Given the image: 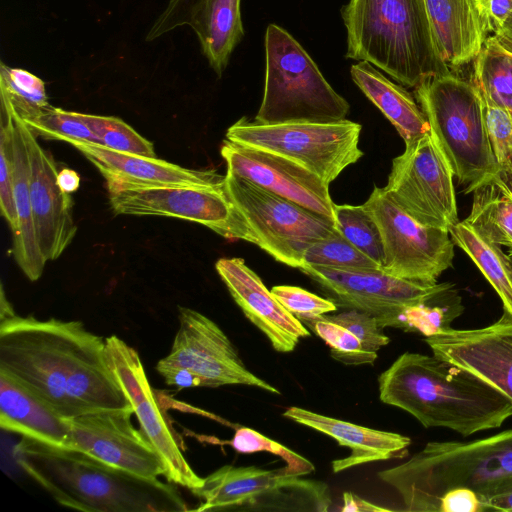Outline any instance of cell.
<instances>
[{"instance_id": "1", "label": "cell", "mask_w": 512, "mask_h": 512, "mask_svg": "<svg viewBox=\"0 0 512 512\" xmlns=\"http://www.w3.org/2000/svg\"><path fill=\"white\" fill-rule=\"evenodd\" d=\"M0 371L65 419L132 408L108 364L105 339L80 321L16 313L0 319Z\"/></svg>"}, {"instance_id": "2", "label": "cell", "mask_w": 512, "mask_h": 512, "mask_svg": "<svg viewBox=\"0 0 512 512\" xmlns=\"http://www.w3.org/2000/svg\"><path fill=\"white\" fill-rule=\"evenodd\" d=\"M17 464L60 505L85 512L189 510L170 483L109 465L82 451L22 436Z\"/></svg>"}, {"instance_id": "3", "label": "cell", "mask_w": 512, "mask_h": 512, "mask_svg": "<svg viewBox=\"0 0 512 512\" xmlns=\"http://www.w3.org/2000/svg\"><path fill=\"white\" fill-rule=\"evenodd\" d=\"M379 398L424 427L462 436L500 427L512 416V400L473 373L442 358L405 352L378 377Z\"/></svg>"}, {"instance_id": "4", "label": "cell", "mask_w": 512, "mask_h": 512, "mask_svg": "<svg viewBox=\"0 0 512 512\" xmlns=\"http://www.w3.org/2000/svg\"><path fill=\"white\" fill-rule=\"evenodd\" d=\"M378 476L397 492L404 511L438 512L443 493L457 487L473 490L487 507L512 486V429L470 442H428Z\"/></svg>"}, {"instance_id": "5", "label": "cell", "mask_w": 512, "mask_h": 512, "mask_svg": "<svg viewBox=\"0 0 512 512\" xmlns=\"http://www.w3.org/2000/svg\"><path fill=\"white\" fill-rule=\"evenodd\" d=\"M341 13L347 58L367 61L410 88L451 72L439 52L425 0H350Z\"/></svg>"}, {"instance_id": "6", "label": "cell", "mask_w": 512, "mask_h": 512, "mask_svg": "<svg viewBox=\"0 0 512 512\" xmlns=\"http://www.w3.org/2000/svg\"><path fill=\"white\" fill-rule=\"evenodd\" d=\"M430 133L465 193L500 170L487 136L476 85L450 72L414 88Z\"/></svg>"}, {"instance_id": "7", "label": "cell", "mask_w": 512, "mask_h": 512, "mask_svg": "<svg viewBox=\"0 0 512 512\" xmlns=\"http://www.w3.org/2000/svg\"><path fill=\"white\" fill-rule=\"evenodd\" d=\"M264 95L256 122H335L346 119L348 102L326 81L304 48L271 24L265 35Z\"/></svg>"}, {"instance_id": "8", "label": "cell", "mask_w": 512, "mask_h": 512, "mask_svg": "<svg viewBox=\"0 0 512 512\" xmlns=\"http://www.w3.org/2000/svg\"><path fill=\"white\" fill-rule=\"evenodd\" d=\"M195 511L324 512L332 503L326 483L289 474L284 467L224 465L191 490Z\"/></svg>"}, {"instance_id": "9", "label": "cell", "mask_w": 512, "mask_h": 512, "mask_svg": "<svg viewBox=\"0 0 512 512\" xmlns=\"http://www.w3.org/2000/svg\"><path fill=\"white\" fill-rule=\"evenodd\" d=\"M361 129L347 119L264 124L242 117L228 128L226 139L290 158L329 185L363 156Z\"/></svg>"}, {"instance_id": "10", "label": "cell", "mask_w": 512, "mask_h": 512, "mask_svg": "<svg viewBox=\"0 0 512 512\" xmlns=\"http://www.w3.org/2000/svg\"><path fill=\"white\" fill-rule=\"evenodd\" d=\"M225 183L254 244L283 264L300 269L311 245L339 231L334 221L228 171Z\"/></svg>"}, {"instance_id": "11", "label": "cell", "mask_w": 512, "mask_h": 512, "mask_svg": "<svg viewBox=\"0 0 512 512\" xmlns=\"http://www.w3.org/2000/svg\"><path fill=\"white\" fill-rule=\"evenodd\" d=\"M115 214L165 216L196 222L220 236L254 244L226 183L213 186H147L106 181Z\"/></svg>"}, {"instance_id": "12", "label": "cell", "mask_w": 512, "mask_h": 512, "mask_svg": "<svg viewBox=\"0 0 512 512\" xmlns=\"http://www.w3.org/2000/svg\"><path fill=\"white\" fill-rule=\"evenodd\" d=\"M362 205L379 228L385 272L416 283L435 284L451 267L455 244L449 230L417 222L383 188L375 186Z\"/></svg>"}, {"instance_id": "13", "label": "cell", "mask_w": 512, "mask_h": 512, "mask_svg": "<svg viewBox=\"0 0 512 512\" xmlns=\"http://www.w3.org/2000/svg\"><path fill=\"white\" fill-rule=\"evenodd\" d=\"M453 173L428 132L395 157L383 191L417 222L449 230L458 222Z\"/></svg>"}, {"instance_id": "14", "label": "cell", "mask_w": 512, "mask_h": 512, "mask_svg": "<svg viewBox=\"0 0 512 512\" xmlns=\"http://www.w3.org/2000/svg\"><path fill=\"white\" fill-rule=\"evenodd\" d=\"M315 281L337 307L374 316L384 328L402 329L405 309L422 303L450 283L421 284L393 276L381 268L338 269L303 265L300 269Z\"/></svg>"}, {"instance_id": "15", "label": "cell", "mask_w": 512, "mask_h": 512, "mask_svg": "<svg viewBox=\"0 0 512 512\" xmlns=\"http://www.w3.org/2000/svg\"><path fill=\"white\" fill-rule=\"evenodd\" d=\"M108 364L122 387L141 432L162 458L169 482L190 490L202 486L182 452V444L158 403L138 352L116 335L105 338Z\"/></svg>"}, {"instance_id": "16", "label": "cell", "mask_w": 512, "mask_h": 512, "mask_svg": "<svg viewBox=\"0 0 512 512\" xmlns=\"http://www.w3.org/2000/svg\"><path fill=\"white\" fill-rule=\"evenodd\" d=\"M178 317L179 328L170 353L158 362L187 368L203 381L204 387L248 385L280 394L276 387L248 370L214 321L187 307H179Z\"/></svg>"}, {"instance_id": "17", "label": "cell", "mask_w": 512, "mask_h": 512, "mask_svg": "<svg viewBox=\"0 0 512 512\" xmlns=\"http://www.w3.org/2000/svg\"><path fill=\"white\" fill-rule=\"evenodd\" d=\"M132 408L105 409L69 420L66 447L149 479L165 476L162 458L131 421Z\"/></svg>"}, {"instance_id": "18", "label": "cell", "mask_w": 512, "mask_h": 512, "mask_svg": "<svg viewBox=\"0 0 512 512\" xmlns=\"http://www.w3.org/2000/svg\"><path fill=\"white\" fill-rule=\"evenodd\" d=\"M227 171L335 222L329 185L298 162L264 149L225 139ZM336 223V222H335Z\"/></svg>"}, {"instance_id": "19", "label": "cell", "mask_w": 512, "mask_h": 512, "mask_svg": "<svg viewBox=\"0 0 512 512\" xmlns=\"http://www.w3.org/2000/svg\"><path fill=\"white\" fill-rule=\"evenodd\" d=\"M20 121L30 162V197L36 237L46 262L52 261L61 256L77 233L74 201L71 194L63 192L57 184L58 170L50 152Z\"/></svg>"}, {"instance_id": "20", "label": "cell", "mask_w": 512, "mask_h": 512, "mask_svg": "<svg viewBox=\"0 0 512 512\" xmlns=\"http://www.w3.org/2000/svg\"><path fill=\"white\" fill-rule=\"evenodd\" d=\"M433 354L459 366L512 400V321L454 329L424 338Z\"/></svg>"}, {"instance_id": "21", "label": "cell", "mask_w": 512, "mask_h": 512, "mask_svg": "<svg viewBox=\"0 0 512 512\" xmlns=\"http://www.w3.org/2000/svg\"><path fill=\"white\" fill-rule=\"evenodd\" d=\"M215 268L236 304L274 350L291 352L300 338L310 336L306 326L276 299L243 259L221 258Z\"/></svg>"}, {"instance_id": "22", "label": "cell", "mask_w": 512, "mask_h": 512, "mask_svg": "<svg viewBox=\"0 0 512 512\" xmlns=\"http://www.w3.org/2000/svg\"><path fill=\"white\" fill-rule=\"evenodd\" d=\"M106 181L147 186H213L224 183L225 175L215 170L189 169L143 155L118 152L100 144L71 140Z\"/></svg>"}, {"instance_id": "23", "label": "cell", "mask_w": 512, "mask_h": 512, "mask_svg": "<svg viewBox=\"0 0 512 512\" xmlns=\"http://www.w3.org/2000/svg\"><path fill=\"white\" fill-rule=\"evenodd\" d=\"M439 52L449 69L475 60L493 32L485 0H425Z\"/></svg>"}, {"instance_id": "24", "label": "cell", "mask_w": 512, "mask_h": 512, "mask_svg": "<svg viewBox=\"0 0 512 512\" xmlns=\"http://www.w3.org/2000/svg\"><path fill=\"white\" fill-rule=\"evenodd\" d=\"M283 416L350 448L348 457L332 462L335 473L374 461L403 458L411 444L409 437L399 433L360 426L296 406L286 409Z\"/></svg>"}, {"instance_id": "25", "label": "cell", "mask_w": 512, "mask_h": 512, "mask_svg": "<svg viewBox=\"0 0 512 512\" xmlns=\"http://www.w3.org/2000/svg\"><path fill=\"white\" fill-rule=\"evenodd\" d=\"M13 120L12 159L13 194L17 226L13 233L12 252L16 263L30 281L38 280L44 270V259L38 245L30 197V162L19 117L1 103Z\"/></svg>"}, {"instance_id": "26", "label": "cell", "mask_w": 512, "mask_h": 512, "mask_svg": "<svg viewBox=\"0 0 512 512\" xmlns=\"http://www.w3.org/2000/svg\"><path fill=\"white\" fill-rule=\"evenodd\" d=\"M0 426L3 430L64 446L70 425L42 400L0 371Z\"/></svg>"}, {"instance_id": "27", "label": "cell", "mask_w": 512, "mask_h": 512, "mask_svg": "<svg viewBox=\"0 0 512 512\" xmlns=\"http://www.w3.org/2000/svg\"><path fill=\"white\" fill-rule=\"evenodd\" d=\"M198 36L202 52L221 77L244 35L240 0H194L184 19Z\"/></svg>"}, {"instance_id": "28", "label": "cell", "mask_w": 512, "mask_h": 512, "mask_svg": "<svg viewBox=\"0 0 512 512\" xmlns=\"http://www.w3.org/2000/svg\"><path fill=\"white\" fill-rule=\"evenodd\" d=\"M350 72L354 83L390 121L405 144L430 132L425 114L405 88L367 61L353 65Z\"/></svg>"}, {"instance_id": "29", "label": "cell", "mask_w": 512, "mask_h": 512, "mask_svg": "<svg viewBox=\"0 0 512 512\" xmlns=\"http://www.w3.org/2000/svg\"><path fill=\"white\" fill-rule=\"evenodd\" d=\"M501 172L472 191L469 216L464 220L490 242L512 252V187Z\"/></svg>"}, {"instance_id": "30", "label": "cell", "mask_w": 512, "mask_h": 512, "mask_svg": "<svg viewBox=\"0 0 512 512\" xmlns=\"http://www.w3.org/2000/svg\"><path fill=\"white\" fill-rule=\"evenodd\" d=\"M449 233L454 244L472 259L500 297L503 314L499 320L512 321V267L508 254L464 220L453 225Z\"/></svg>"}, {"instance_id": "31", "label": "cell", "mask_w": 512, "mask_h": 512, "mask_svg": "<svg viewBox=\"0 0 512 512\" xmlns=\"http://www.w3.org/2000/svg\"><path fill=\"white\" fill-rule=\"evenodd\" d=\"M471 81L495 104L512 115V51L489 36L474 60Z\"/></svg>"}, {"instance_id": "32", "label": "cell", "mask_w": 512, "mask_h": 512, "mask_svg": "<svg viewBox=\"0 0 512 512\" xmlns=\"http://www.w3.org/2000/svg\"><path fill=\"white\" fill-rule=\"evenodd\" d=\"M0 91L1 103L20 119L29 118L50 105L45 83L39 77L3 62L0 64Z\"/></svg>"}, {"instance_id": "33", "label": "cell", "mask_w": 512, "mask_h": 512, "mask_svg": "<svg viewBox=\"0 0 512 512\" xmlns=\"http://www.w3.org/2000/svg\"><path fill=\"white\" fill-rule=\"evenodd\" d=\"M337 229L382 268L384 251L379 228L363 205H334Z\"/></svg>"}, {"instance_id": "34", "label": "cell", "mask_w": 512, "mask_h": 512, "mask_svg": "<svg viewBox=\"0 0 512 512\" xmlns=\"http://www.w3.org/2000/svg\"><path fill=\"white\" fill-rule=\"evenodd\" d=\"M21 120L37 137L42 136L67 143L71 140L98 143V139L78 112L49 105L33 116Z\"/></svg>"}, {"instance_id": "35", "label": "cell", "mask_w": 512, "mask_h": 512, "mask_svg": "<svg viewBox=\"0 0 512 512\" xmlns=\"http://www.w3.org/2000/svg\"><path fill=\"white\" fill-rule=\"evenodd\" d=\"M82 119L106 148L147 157H156L154 145L142 137L130 125L113 116L81 113Z\"/></svg>"}, {"instance_id": "36", "label": "cell", "mask_w": 512, "mask_h": 512, "mask_svg": "<svg viewBox=\"0 0 512 512\" xmlns=\"http://www.w3.org/2000/svg\"><path fill=\"white\" fill-rule=\"evenodd\" d=\"M304 265L338 269L381 268L373 259L354 246L340 231L311 245L305 252Z\"/></svg>"}, {"instance_id": "37", "label": "cell", "mask_w": 512, "mask_h": 512, "mask_svg": "<svg viewBox=\"0 0 512 512\" xmlns=\"http://www.w3.org/2000/svg\"><path fill=\"white\" fill-rule=\"evenodd\" d=\"M330 348L331 356L347 365L373 364L377 354L365 350L361 340L344 326L322 315L302 321Z\"/></svg>"}, {"instance_id": "38", "label": "cell", "mask_w": 512, "mask_h": 512, "mask_svg": "<svg viewBox=\"0 0 512 512\" xmlns=\"http://www.w3.org/2000/svg\"><path fill=\"white\" fill-rule=\"evenodd\" d=\"M478 91L491 150L500 170L512 176V115Z\"/></svg>"}, {"instance_id": "39", "label": "cell", "mask_w": 512, "mask_h": 512, "mask_svg": "<svg viewBox=\"0 0 512 512\" xmlns=\"http://www.w3.org/2000/svg\"><path fill=\"white\" fill-rule=\"evenodd\" d=\"M226 443L240 453H272L285 461V468L289 474L304 476L315 470L308 459L248 427H237L233 438Z\"/></svg>"}, {"instance_id": "40", "label": "cell", "mask_w": 512, "mask_h": 512, "mask_svg": "<svg viewBox=\"0 0 512 512\" xmlns=\"http://www.w3.org/2000/svg\"><path fill=\"white\" fill-rule=\"evenodd\" d=\"M13 120L11 115L1 108L0 128V207L1 214L12 232L17 226V216L13 194L12 159Z\"/></svg>"}, {"instance_id": "41", "label": "cell", "mask_w": 512, "mask_h": 512, "mask_svg": "<svg viewBox=\"0 0 512 512\" xmlns=\"http://www.w3.org/2000/svg\"><path fill=\"white\" fill-rule=\"evenodd\" d=\"M276 299L301 322L337 310L329 298H323L303 288L278 285L271 289Z\"/></svg>"}, {"instance_id": "42", "label": "cell", "mask_w": 512, "mask_h": 512, "mask_svg": "<svg viewBox=\"0 0 512 512\" xmlns=\"http://www.w3.org/2000/svg\"><path fill=\"white\" fill-rule=\"evenodd\" d=\"M322 316L350 330L361 340L365 350L370 353L377 354L381 347L390 342L389 337L383 332L384 327L374 316L365 312L347 309L338 314Z\"/></svg>"}, {"instance_id": "43", "label": "cell", "mask_w": 512, "mask_h": 512, "mask_svg": "<svg viewBox=\"0 0 512 512\" xmlns=\"http://www.w3.org/2000/svg\"><path fill=\"white\" fill-rule=\"evenodd\" d=\"M475 511H487V507L476 492L465 487L447 490L438 502V512Z\"/></svg>"}, {"instance_id": "44", "label": "cell", "mask_w": 512, "mask_h": 512, "mask_svg": "<svg viewBox=\"0 0 512 512\" xmlns=\"http://www.w3.org/2000/svg\"><path fill=\"white\" fill-rule=\"evenodd\" d=\"M156 370L167 385H174L179 388L204 387L203 381L187 368L158 362Z\"/></svg>"}, {"instance_id": "45", "label": "cell", "mask_w": 512, "mask_h": 512, "mask_svg": "<svg viewBox=\"0 0 512 512\" xmlns=\"http://www.w3.org/2000/svg\"><path fill=\"white\" fill-rule=\"evenodd\" d=\"M194 0H171L166 10L157 19V25L164 31L183 25L188 9Z\"/></svg>"}, {"instance_id": "46", "label": "cell", "mask_w": 512, "mask_h": 512, "mask_svg": "<svg viewBox=\"0 0 512 512\" xmlns=\"http://www.w3.org/2000/svg\"><path fill=\"white\" fill-rule=\"evenodd\" d=\"M494 34L504 25L512 13V0H485Z\"/></svg>"}, {"instance_id": "47", "label": "cell", "mask_w": 512, "mask_h": 512, "mask_svg": "<svg viewBox=\"0 0 512 512\" xmlns=\"http://www.w3.org/2000/svg\"><path fill=\"white\" fill-rule=\"evenodd\" d=\"M342 512H387L391 511L389 508H384L370 503L359 496L345 492L343 494V506L340 509Z\"/></svg>"}, {"instance_id": "48", "label": "cell", "mask_w": 512, "mask_h": 512, "mask_svg": "<svg viewBox=\"0 0 512 512\" xmlns=\"http://www.w3.org/2000/svg\"><path fill=\"white\" fill-rule=\"evenodd\" d=\"M57 184L66 193L75 192L80 186V176L72 169L64 168L58 171Z\"/></svg>"}, {"instance_id": "49", "label": "cell", "mask_w": 512, "mask_h": 512, "mask_svg": "<svg viewBox=\"0 0 512 512\" xmlns=\"http://www.w3.org/2000/svg\"><path fill=\"white\" fill-rule=\"evenodd\" d=\"M487 507L494 511H512V486L506 492L490 498Z\"/></svg>"}, {"instance_id": "50", "label": "cell", "mask_w": 512, "mask_h": 512, "mask_svg": "<svg viewBox=\"0 0 512 512\" xmlns=\"http://www.w3.org/2000/svg\"><path fill=\"white\" fill-rule=\"evenodd\" d=\"M494 35L506 49L512 51V13L503 27Z\"/></svg>"}, {"instance_id": "51", "label": "cell", "mask_w": 512, "mask_h": 512, "mask_svg": "<svg viewBox=\"0 0 512 512\" xmlns=\"http://www.w3.org/2000/svg\"><path fill=\"white\" fill-rule=\"evenodd\" d=\"M508 258H509L510 265H511V267H512V252H510V253L508 254Z\"/></svg>"}]
</instances>
